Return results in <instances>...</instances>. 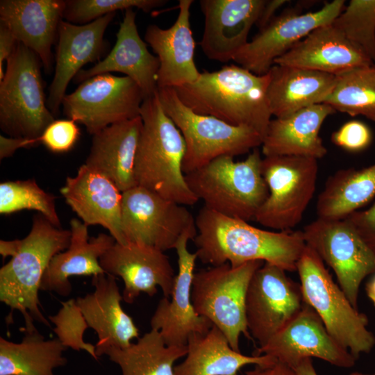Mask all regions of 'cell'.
<instances>
[{
	"instance_id": "6da1fadb",
	"label": "cell",
	"mask_w": 375,
	"mask_h": 375,
	"mask_svg": "<svg viewBox=\"0 0 375 375\" xmlns=\"http://www.w3.org/2000/svg\"><path fill=\"white\" fill-rule=\"evenodd\" d=\"M195 223L193 240L197 258L212 266L228 262L238 267L261 260L294 272L306 246L301 231L261 229L205 206L197 213Z\"/></svg>"
},
{
	"instance_id": "7a4b0ae2",
	"label": "cell",
	"mask_w": 375,
	"mask_h": 375,
	"mask_svg": "<svg viewBox=\"0 0 375 375\" xmlns=\"http://www.w3.org/2000/svg\"><path fill=\"white\" fill-rule=\"evenodd\" d=\"M269 74L257 75L235 65L200 73L194 83L174 88L194 112L229 124L251 128L263 139L272 120L267 90Z\"/></svg>"
},
{
	"instance_id": "3957f363",
	"label": "cell",
	"mask_w": 375,
	"mask_h": 375,
	"mask_svg": "<svg viewBox=\"0 0 375 375\" xmlns=\"http://www.w3.org/2000/svg\"><path fill=\"white\" fill-rule=\"evenodd\" d=\"M142 128L136 152V185L183 206L198 199L183 172L185 144L182 134L164 111L157 93L140 108Z\"/></svg>"
},
{
	"instance_id": "277c9868",
	"label": "cell",
	"mask_w": 375,
	"mask_h": 375,
	"mask_svg": "<svg viewBox=\"0 0 375 375\" xmlns=\"http://www.w3.org/2000/svg\"><path fill=\"white\" fill-rule=\"evenodd\" d=\"M71 230L54 226L45 217L33 218L29 233L20 240L17 253L0 269V301L24 318V330L35 328L34 321L50 326L40 311L38 291L51 259L65 251L70 243Z\"/></svg>"
},
{
	"instance_id": "5b68a950",
	"label": "cell",
	"mask_w": 375,
	"mask_h": 375,
	"mask_svg": "<svg viewBox=\"0 0 375 375\" xmlns=\"http://www.w3.org/2000/svg\"><path fill=\"white\" fill-rule=\"evenodd\" d=\"M218 157L201 168L185 174L187 183L204 206L224 215L249 221L269 194L262 174V160L258 149L245 160Z\"/></svg>"
},
{
	"instance_id": "8992f818",
	"label": "cell",
	"mask_w": 375,
	"mask_h": 375,
	"mask_svg": "<svg viewBox=\"0 0 375 375\" xmlns=\"http://www.w3.org/2000/svg\"><path fill=\"white\" fill-rule=\"evenodd\" d=\"M297 271L304 302L319 315L328 333L356 358L369 353L375 336L367 315L359 312L332 278L317 253L306 246Z\"/></svg>"
},
{
	"instance_id": "52a82bcc",
	"label": "cell",
	"mask_w": 375,
	"mask_h": 375,
	"mask_svg": "<svg viewBox=\"0 0 375 375\" xmlns=\"http://www.w3.org/2000/svg\"><path fill=\"white\" fill-rule=\"evenodd\" d=\"M157 96L164 111L183 137L185 174L218 157L240 156L262 145V135L251 128L233 126L194 112L181 101L174 88H159Z\"/></svg>"
},
{
	"instance_id": "ba28073f",
	"label": "cell",
	"mask_w": 375,
	"mask_h": 375,
	"mask_svg": "<svg viewBox=\"0 0 375 375\" xmlns=\"http://www.w3.org/2000/svg\"><path fill=\"white\" fill-rule=\"evenodd\" d=\"M41 61L18 42L0 81V128L12 138L38 139L55 120L49 110Z\"/></svg>"
},
{
	"instance_id": "9c48e42d",
	"label": "cell",
	"mask_w": 375,
	"mask_h": 375,
	"mask_svg": "<svg viewBox=\"0 0 375 375\" xmlns=\"http://www.w3.org/2000/svg\"><path fill=\"white\" fill-rule=\"evenodd\" d=\"M264 262L253 260L238 267L226 262L194 274L191 299L195 311L218 328L237 351H240L241 335L251 340L246 321V294L252 276Z\"/></svg>"
},
{
	"instance_id": "30bf717a",
	"label": "cell",
	"mask_w": 375,
	"mask_h": 375,
	"mask_svg": "<svg viewBox=\"0 0 375 375\" xmlns=\"http://www.w3.org/2000/svg\"><path fill=\"white\" fill-rule=\"evenodd\" d=\"M317 159L300 156H265L262 174L269 194L254 219L276 231H292L303 218L317 185Z\"/></svg>"
},
{
	"instance_id": "8fae6325",
	"label": "cell",
	"mask_w": 375,
	"mask_h": 375,
	"mask_svg": "<svg viewBox=\"0 0 375 375\" xmlns=\"http://www.w3.org/2000/svg\"><path fill=\"white\" fill-rule=\"evenodd\" d=\"M302 233L306 244L333 270L339 286L358 309L360 285L375 273V253L346 219L317 217Z\"/></svg>"
},
{
	"instance_id": "7c38bea8",
	"label": "cell",
	"mask_w": 375,
	"mask_h": 375,
	"mask_svg": "<svg viewBox=\"0 0 375 375\" xmlns=\"http://www.w3.org/2000/svg\"><path fill=\"white\" fill-rule=\"evenodd\" d=\"M145 97L131 78L101 74L81 83L62 101L64 115L94 135L107 126L140 115Z\"/></svg>"
},
{
	"instance_id": "4fadbf2b",
	"label": "cell",
	"mask_w": 375,
	"mask_h": 375,
	"mask_svg": "<svg viewBox=\"0 0 375 375\" xmlns=\"http://www.w3.org/2000/svg\"><path fill=\"white\" fill-rule=\"evenodd\" d=\"M345 6V1L325 2L322 8L303 12V6L284 9L234 56L233 60L257 75L269 72L276 59L315 28L331 24Z\"/></svg>"
},
{
	"instance_id": "5bb4252c",
	"label": "cell",
	"mask_w": 375,
	"mask_h": 375,
	"mask_svg": "<svg viewBox=\"0 0 375 375\" xmlns=\"http://www.w3.org/2000/svg\"><path fill=\"white\" fill-rule=\"evenodd\" d=\"M185 206L136 185L122 192V228L126 244L165 251L174 249L181 234L195 225Z\"/></svg>"
},
{
	"instance_id": "9a60e30c",
	"label": "cell",
	"mask_w": 375,
	"mask_h": 375,
	"mask_svg": "<svg viewBox=\"0 0 375 375\" xmlns=\"http://www.w3.org/2000/svg\"><path fill=\"white\" fill-rule=\"evenodd\" d=\"M306 303L299 283L286 271L265 262L253 274L245 301L249 333L258 343L265 344L301 311Z\"/></svg>"
},
{
	"instance_id": "2e32d148",
	"label": "cell",
	"mask_w": 375,
	"mask_h": 375,
	"mask_svg": "<svg viewBox=\"0 0 375 375\" xmlns=\"http://www.w3.org/2000/svg\"><path fill=\"white\" fill-rule=\"evenodd\" d=\"M253 355H267L294 369L306 358H317L341 368L352 367L357 360L328 333L308 304L288 325Z\"/></svg>"
},
{
	"instance_id": "e0dca14e",
	"label": "cell",
	"mask_w": 375,
	"mask_h": 375,
	"mask_svg": "<svg viewBox=\"0 0 375 375\" xmlns=\"http://www.w3.org/2000/svg\"><path fill=\"white\" fill-rule=\"evenodd\" d=\"M197 235L196 224L186 229L176 243L178 256V272L170 300L162 298L153 312L151 328L160 331L168 346H186L189 337L194 333H206L213 326L205 317L197 313L191 299V289L194 274L196 252L188 249L190 240Z\"/></svg>"
},
{
	"instance_id": "ac0fdd59",
	"label": "cell",
	"mask_w": 375,
	"mask_h": 375,
	"mask_svg": "<svg viewBox=\"0 0 375 375\" xmlns=\"http://www.w3.org/2000/svg\"><path fill=\"white\" fill-rule=\"evenodd\" d=\"M106 274L119 276L124 285L123 301L132 303L141 292L150 297L162 290L170 297L175 281L169 258L154 247L136 243L115 242L99 260Z\"/></svg>"
},
{
	"instance_id": "d6986e66",
	"label": "cell",
	"mask_w": 375,
	"mask_h": 375,
	"mask_svg": "<svg viewBox=\"0 0 375 375\" xmlns=\"http://www.w3.org/2000/svg\"><path fill=\"white\" fill-rule=\"evenodd\" d=\"M115 12L85 24L62 20L57 35L55 72L49 87L47 105L54 117L59 114L69 82L88 62H99L109 43L104 33Z\"/></svg>"
},
{
	"instance_id": "ffe728a7",
	"label": "cell",
	"mask_w": 375,
	"mask_h": 375,
	"mask_svg": "<svg viewBox=\"0 0 375 375\" xmlns=\"http://www.w3.org/2000/svg\"><path fill=\"white\" fill-rule=\"evenodd\" d=\"M266 0H201L204 28L200 42L206 56L226 62L247 42Z\"/></svg>"
},
{
	"instance_id": "44dd1931",
	"label": "cell",
	"mask_w": 375,
	"mask_h": 375,
	"mask_svg": "<svg viewBox=\"0 0 375 375\" xmlns=\"http://www.w3.org/2000/svg\"><path fill=\"white\" fill-rule=\"evenodd\" d=\"M94 290L76 299L88 327L97 334L95 345L99 358L110 348H126L134 338H139V330L132 317L122 308L115 276L109 274L93 276Z\"/></svg>"
},
{
	"instance_id": "7402d4cb",
	"label": "cell",
	"mask_w": 375,
	"mask_h": 375,
	"mask_svg": "<svg viewBox=\"0 0 375 375\" xmlns=\"http://www.w3.org/2000/svg\"><path fill=\"white\" fill-rule=\"evenodd\" d=\"M60 193L87 226L100 225L116 242L126 244L122 228V192L108 178L83 164L68 176Z\"/></svg>"
},
{
	"instance_id": "603a6c76",
	"label": "cell",
	"mask_w": 375,
	"mask_h": 375,
	"mask_svg": "<svg viewBox=\"0 0 375 375\" xmlns=\"http://www.w3.org/2000/svg\"><path fill=\"white\" fill-rule=\"evenodd\" d=\"M192 0H179L178 14L168 28L147 27L144 40L158 57L159 88H176L196 81L199 75L194 62L195 41L190 27Z\"/></svg>"
},
{
	"instance_id": "cb8c5ba5",
	"label": "cell",
	"mask_w": 375,
	"mask_h": 375,
	"mask_svg": "<svg viewBox=\"0 0 375 375\" xmlns=\"http://www.w3.org/2000/svg\"><path fill=\"white\" fill-rule=\"evenodd\" d=\"M65 8V0L0 1V24L39 57L47 74L52 69L51 47Z\"/></svg>"
},
{
	"instance_id": "d4e9b609",
	"label": "cell",
	"mask_w": 375,
	"mask_h": 375,
	"mask_svg": "<svg viewBox=\"0 0 375 375\" xmlns=\"http://www.w3.org/2000/svg\"><path fill=\"white\" fill-rule=\"evenodd\" d=\"M135 19L133 8L125 10L112 50L93 67L81 69L74 77L76 83L101 74L120 72L139 85L145 99L157 93L159 60L149 51L147 44L141 39Z\"/></svg>"
},
{
	"instance_id": "484cf974",
	"label": "cell",
	"mask_w": 375,
	"mask_h": 375,
	"mask_svg": "<svg viewBox=\"0 0 375 375\" xmlns=\"http://www.w3.org/2000/svg\"><path fill=\"white\" fill-rule=\"evenodd\" d=\"M275 64L336 76L374 63L342 32L329 24L313 30L276 59Z\"/></svg>"
},
{
	"instance_id": "4316f807",
	"label": "cell",
	"mask_w": 375,
	"mask_h": 375,
	"mask_svg": "<svg viewBox=\"0 0 375 375\" xmlns=\"http://www.w3.org/2000/svg\"><path fill=\"white\" fill-rule=\"evenodd\" d=\"M142 128L140 115L92 135L84 164L110 180L122 192L136 186L134 167Z\"/></svg>"
},
{
	"instance_id": "83f0119b",
	"label": "cell",
	"mask_w": 375,
	"mask_h": 375,
	"mask_svg": "<svg viewBox=\"0 0 375 375\" xmlns=\"http://www.w3.org/2000/svg\"><path fill=\"white\" fill-rule=\"evenodd\" d=\"M71 239L68 248L55 255L42 277L40 290L67 297L71 294L72 276H95L106 273L100 258L116 242L106 233L89 238L88 226L76 218L70 221Z\"/></svg>"
},
{
	"instance_id": "f1b7e54d",
	"label": "cell",
	"mask_w": 375,
	"mask_h": 375,
	"mask_svg": "<svg viewBox=\"0 0 375 375\" xmlns=\"http://www.w3.org/2000/svg\"><path fill=\"white\" fill-rule=\"evenodd\" d=\"M335 111L319 103L283 117L272 119L262 142L265 156H300L320 159L328 151L319 136L320 128Z\"/></svg>"
},
{
	"instance_id": "f546056e",
	"label": "cell",
	"mask_w": 375,
	"mask_h": 375,
	"mask_svg": "<svg viewBox=\"0 0 375 375\" xmlns=\"http://www.w3.org/2000/svg\"><path fill=\"white\" fill-rule=\"evenodd\" d=\"M268 74L267 100L276 118L324 103L335 82V75L276 64Z\"/></svg>"
},
{
	"instance_id": "4dcf8cb0",
	"label": "cell",
	"mask_w": 375,
	"mask_h": 375,
	"mask_svg": "<svg viewBox=\"0 0 375 375\" xmlns=\"http://www.w3.org/2000/svg\"><path fill=\"white\" fill-rule=\"evenodd\" d=\"M186 347L185 358L174 366V375H237L247 365L267 367L277 362L269 356H247L233 349L215 326L206 333L192 334Z\"/></svg>"
},
{
	"instance_id": "1f68e13d",
	"label": "cell",
	"mask_w": 375,
	"mask_h": 375,
	"mask_svg": "<svg viewBox=\"0 0 375 375\" xmlns=\"http://www.w3.org/2000/svg\"><path fill=\"white\" fill-rule=\"evenodd\" d=\"M24 331L19 343L0 338V375H55L67 363V347L58 338L45 340L36 328Z\"/></svg>"
},
{
	"instance_id": "d6a6232c",
	"label": "cell",
	"mask_w": 375,
	"mask_h": 375,
	"mask_svg": "<svg viewBox=\"0 0 375 375\" xmlns=\"http://www.w3.org/2000/svg\"><path fill=\"white\" fill-rule=\"evenodd\" d=\"M375 197V163L362 169L338 170L326 180L318 196V218L343 219Z\"/></svg>"
},
{
	"instance_id": "836d02e7",
	"label": "cell",
	"mask_w": 375,
	"mask_h": 375,
	"mask_svg": "<svg viewBox=\"0 0 375 375\" xmlns=\"http://www.w3.org/2000/svg\"><path fill=\"white\" fill-rule=\"evenodd\" d=\"M186 353V346H168L160 331L151 328L129 347L110 348L103 355L119 365L122 375H174V362Z\"/></svg>"
},
{
	"instance_id": "e575fe53",
	"label": "cell",
	"mask_w": 375,
	"mask_h": 375,
	"mask_svg": "<svg viewBox=\"0 0 375 375\" xmlns=\"http://www.w3.org/2000/svg\"><path fill=\"white\" fill-rule=\"evenodd\" d=\"M324 103L335 112L361 115L375 122V64L336 75Z\"/></svg>"
},
{
	"instance_id": "d590c367",
	"label": "cell",
	"mask_w": 375,
	"mask_h": 375,
	"mask_svg": "<svg viewBox=\"0 0 375 375\" xmlns=\"http://www.w3.org/2000/svg\"><path fill=\"white\" fill-rule=\"evenodd\" d=\"M56 197L42 190L33 179L7 181L0 184V213L9 215L22 210H33L54 226L61 228L56 208Z\"/></svg>"
},
{
	"instance_id": "8d00e7d4",
	"label": "cell",
	"mask_w": 375,
	"mask_h": 375,
	"mask_svg": "<svg viewBox=\"0 0 375 375\" xmlns=\"http://www.w3.org/2000/svg\"><path fill=\"white\" fill-rule=\"evenodd\" d=\"M331 24L375 64V0H351Z\"/></svg>"
},
{
	"instance_id": "74e56055",
	"label": "cell",
	"mask_w": 375,
	"mask_h": 375,
	"mask_svg": "<svg viewBox=\"0 0 375 375\" xmlns=\"http://www.w3.org/2000/svg\"><path fill=\"white\" fill-rule=\"evenodd\" d=\"M166 3L164 0H65L63 19L82 25L117 10L136 8L149 12Z\"/></svg>"
},
{
	"instance_id": "f35d334b",
	"label": "cell",
	"mask_w": 375,
	"mask_h": 375,
	"mask_svg": "<svg viewBox=\"0 0 375 375\" xmlns=\"http://www.w3.org/2000/svg\"><path fill=\"white\" fill-rule=\"evenodd\" d=\"M62 304V308L56 315L49 317V319L56 325L54 331L58 338L67 348L70 347L76 351L83 349L98 360L95 346L83 340V334L88 326L76 305V299H72Z\"/></svg>"
},
{
	"instance_id": "ab89813d",
	"label": "cell",
	"mask_w": 375,
	"mask_h": 375,
	"mask_svg": "<svg viewBox=\"0 0 375 375\" xmlns=\"http://www.w3.org/2000/svg\"><path fill=\"white\" fill-rule=\"evenodd\" d=\"M76 122L72 119H55L39 138L40 144L56 153L71 150L80 136Z\"/></svg>"
},
{
	"instance_id": "60d3db41",
	"label": "cell",
	"mask_w": 375,
	"mask_h": 375,
	"mask_svg": "<svg viewBox=\"0 0 375 375\" xmlns=\"http://www.w3.org/2000/svg\"><path fill=\"white\" fill-rule=\"evenodd\" d=\"M373 135L369 127L359 120H351L332 133L331 140L336 146L350 152L366 149L372 143Z\"/></svg>"
},
{
	"instance_id": "b9f144b4",
	"label": "cell",
	"mask_w": 375,
	"mask_h": 375,
	"mask_svg": "<svg viewBox=\"0 0 375 375\" xmlns=\"http://www.w3.org/2000/svg\"><path fill=\"white\" fill-rule=\"evenodd\" d=\"M345 219L375 253V203L368 209L356 211Z\"/></svg>"
},
{
	"instance_id": "7bdbcfd3",
	"label": "cell",
	"mask_w": 375,
	"mask_h": 375,
	"mask_svg": "<svg viewBox=\"0 0 375 375\" xmlns=\"http://www.w3.org/2000/svg\"><path fill=\"white\" fill-rule=\"evenodd\" d=\"M39 138L26 139L0 135V159L10 157L20 148H28L40 144Z\"/></svg>"
},
{
	"instance_id": "ee69618b",
	"label": "cell",
	"mask_w": 375,
	"mask_h": 375,
	"mask_svg": "<svg viewBox=\"0 0 375 375\" xmlns=\"http://www.w3.org/2000/svg\"><path fill=\"white\" fill-rule=\"evenodd\" d=\"M18 41L4 26L0 24V81L4 76L3 64L12 53Z\"/></svg>"
},
{
	"instance_id": "f6af8a7d",
	"label": "cell",
	"mask_w": 375,
	"mask_h": 375,
	"mask_svg": "<svg viewBox=\"0 0 375 375\" xmlns=\"http://www.w3.org/2000/svg\"><path fill=\"white\" fill-rule=\"evenodd\" d=\"M238 375V374H237ZM241 375H297L295 371L286 365L276 362L267 367L256 366L253 369Z\"/></svg>"
},
{
	"instance_id": "bcb514c9",
	"label": "cell",
	"mask_w": 375,
	"mask_h": 375,
	"mask_svg": "<svg viewBox=\"0 0 375 375\" xmlns=\"http://www.w3.org/2000/svg\"><path fill=\"white\" fill-rule=\"evenodd\" d=\"M286 2L288 1L285 0H266V3L256 24L259 31L267 26L275 17L276 12Z\"/></svg>"
},
{
	"instance_id": "7dc6e473",
	"label": "cell",
	"mask_w": 375,
	"mask_h": 375,
	"mask_svg": "<svg viewBox=\"0 0 375 375\" xmlns=\"http://www.w3.org/2000/svg\"><path fill=\"white\" fill-rule=\"evenodd\" d=\"M20 245V240H1L0 241V253L5 259L10 256H14L18 251Z\"/></svg>"
},
{
	"instance_id": "c3c4849f",
	"label": "cell",
	"mask_w": 375,
	"mask_h": 375,
	"mask_svg": "<svg viewBox=\"0 0 375 375\" xmlns=\"http://www.w3.org/2000/svg\"><path fill=\"white\" fill-rule=\"evenodd\" d=\"M293 369L297 375H318L314 367L312 358L303 359Z\"/></svg>"
},
{
	"instance_id": "681fc988",
	"label": "cell",
	"mask_w": 375,
	"mask_h": 375,
	"mask_svg": "<svg viewBox=\"0 0 375 375\" xmlns=\"http://www.w3.org/2000/svg\"><path fill=\"white\" fill-rule=\"evenodd\" d=\"M366 294L375 307V273L369 276L365 284Z\"/></svg>"
},
{
	"instance_id": "f907efd6",
	"label": "cell",
	"mask_w": 375,
	"mask_h": 375,
	"mask_svg": "<svg viewBox=\"0 0 375 375\" xmlns=\"http://www.w3.org/2000/svg\"><path fill=\"white\" fill-rule=\"evenodd\" d=\"M349 375H375V373L374 374H364V373H361L358 372H354L349 374Z\"/></svg>"
}]
</instances>
